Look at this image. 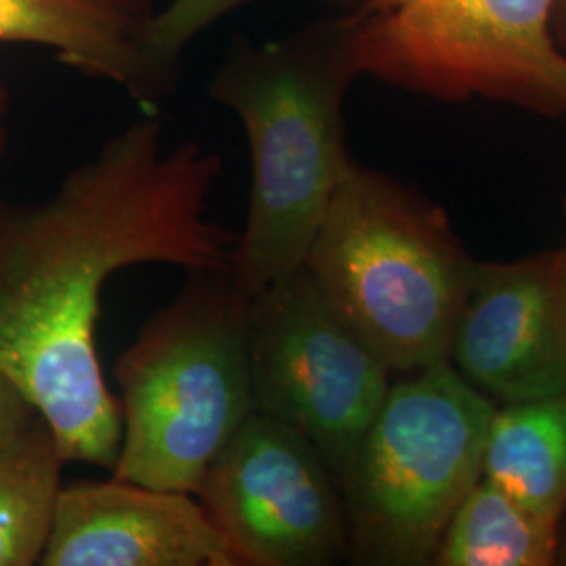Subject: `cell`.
Listing matches in <instances>:
<instances>
[{
    "label": "cell",
    "instance_id": "1",
    "mask_svg": "<svg viewBox=\"0 0 566 566\" xmlns=\"http://www.w3.org/2000/svg\"><path fill=\"white\" fill-rule=\"evenodd\" d=\"M223 172L200 143L164 147L143 116L74 168L53 198L0 208V369L49 424L65 462L112 470L118 397L103 378V285L133 264L231 269L238 233L206 219Z\"/></svg>",
    "mask_w": 566,
    "mask_h": 566
},
{
    "label": "cell",
    "instance_id": "2",
    "mask_svg": "<svg viewBox=\"0 0 566 566\" xmlns=\"http://www.w3.org/2000/svg\"><path fill=\"white\" fill-rule=\"evenodd\" d=\"M359 76L353 15L346 13L280 41L238 36L208 81V95L240 118L250 143V208L231 266L250 296L303 266L355 163L344 102Z\"/></svg>",
    "mask_w": 566,
    "mask_h": 566
},
{
    "label": "cell",
    "instance_id": "3",
    "mask_svg": "<svg viewBox=\"0 0 566 566\" xmlns=\"http://www.w3.org/2000/svg\"><path fill=\"white\" fill-rule=\"evenodd\" d=\"M304 271L395 376L447 361L476 261L439 203L353 163Z\"/></svg>",
    "mask_w": 566,
    "mask_h": 566
},
{
    "label": "cell",
    "instance_id": "4",
    "mask_svg": "<svg viewBox=\"0 0 566 566\" xmlns=\"http://www.w3.org/2000/svg\"><path fill=\"white\" fill-rule=\"evenodd\" d=\"M114 367L122 443L112 474L196 493L208 465L254 413L248 315L231 269L187 273Z\"/></svg>",
    "mask_w": 566,
    "mask_h": 566
},
{
    "label": "cell",
    "instance_id": "5",
    "mask_svg": "<svg viewBox=\"0 0 566 566\" xmlns=\"http://www.w3.org/2000/svg\"><path fill=\"white\" fill-rule=\"evenodd\" d=\"M495 405L449 361L392 378L340 485L355 565H432L453 512L483 476Z\"/></svg>",
    "mask_w": 566,
    "mask_h": 566
},
{
    "label": "cell",
    "instance_id": "6",
    "mask_svg": "<svg viewBox=\"0 0 566 566\" xmlns=\"http://www.w3.org/2000/svg\"><path fill=\"white\" fill-rule=\"evenodd\" d=\"M556 0H361L350 11L361 76L446 103L566 116Z\"/></svg>",
    "mask_w": 566,
    "mask_h": 566
},
{
    "label": "cell",
    "instance_id": "7",
    "mask_svg": "<svg viewBox=\"0 0 566 566\" xmlns=\"http://www.w3.org/2000/svg\"><path fill=\"white\" fill-rule=\"evenodd\" d=\"M254 411L311 441L338 486L395 374L301 266L250 301Z\"/></svg>",
    "mask_w": 566,
    "mask_h": 566
},
{
    "label": "cell",
    "instance_id": "8",
    "mask_svg": "<svg viewBox=\"0 0 566 566\" xmlns=\"http://www.w3.org/2000/svg\"><path fill=\"white\" fill-rule=\"evenodd\" d=\"M245 566L348 558L340 486L298 430L254 411L193 493Z\"/></svg>",
    "mask_w": 566,
    "mask_h": 566
},
{
    "label": "cell",
    "instance_id": "9",
    "mask_svg": "<svg viewBox=\"0 0 566 566\" xmlns=\"http://www.w3.org/2000/svg\"><path fill=\"white\" fill-rule=\"evenodd\" d=\"M447 361L495 403L566 395V252L479 263Z\"/></svg>",
    "mask_w": 566,
    "mask_h": 566
},
{
    "label": "cell",
    "instance_id": "10",
    "mask_svg": "<svg viewBox=\"0 0 566 566\" xmlns=\"http://www.w3.org/2000/svg\"><path fill=\"white\" fill-rule=\"evenodd\" d=\"M42 566H245L193 493L109 481L63 486Z\"/></svg>",
    "mask_w": 566,
    "mask_h": 566
},
{
    "label": "cell",
    "instance_id": "11",
    "mask_svg": "<svg viewBox=\"0 0 566 566\" xmlns=\"http://www.w3.org/2000/svg\"><path fill=\"white\" fill-rule=\"evenodd\" d=\"M0 42L46 46L63 65L120 86L145 107L177 86L143 53L139 25L102 0H0Z\"/></svg>",
    "mask_w": 566,
    "mask_h": 566
},
{
    "label": "cell",
    "instance_id": "12",
    "mask_svg": "<svg viewBox=\"0 0 566 566\" xmlns=\"http://www.w3.org/2000/svg\"><path fill=\"white\" fill-rule=\"evenodd\" d=\"M481 479L560 525L566 512V395L495 405Z\"/></svg>",
    "mask_w": 566,
    "mask_h": 566
},
{
    "label": "cell",
    "instance_id": "13",
    "mask_svg": "<svg viewBox=\"0 0 566 566\" xmlns=\"http://www.w3.org/2000/svg\"><path fill=\"white\" fill-rule=\"evenodd\" d=\"M558 526L481 479L453 512L432 565H554Z\"/></svg>",
    "mask_w": 566,
    "mask_h": 566
},
{
    "label": "cell",
    "instance_id": "14",
    "mask_svg": "<svg viewBox=\"0 0 566 566\" xmlns=\"http://www.w3.org/2000/svg\"><path fill=\"white\" fill-rule=\"evenodd\" d=\"M63 464L55 434L42 418L0 453V566L41 565Z\"/></svg>",
    "mask_w": 566,
    "mask_h": 566
},
{
    "label": "cell",
    "instance_id": "15",
    "mask_svg": "<svg viewBox=\"0 0 566 566\" xmlns=\"http://www.w3.org/2000/svg\"><path fill=\"white\" fill-rule=\"evenodd\" d=\"M254 0H170L139 28L142 51L164 74L179 81V61L187 44L227 13ZM359 4L361 0H336Z\"/></svg>",
    "mask_w": 566,
    "mask_h": 566
},
{
    "label": "cell",
    "instance_id": "16",
    "mask_svg": "<svg viewBox=\"0 0 566 566\" xmlns=\"http://www.w3.org/2000/svg\"><path fill=\"white\" fill-rule=\"evenodd\" d=\"M39 418L41 413L20 386L0 369V453L13 446Z\"/></svg>",
    "mask_w": 566,
    "mask_h": 566
},
{
    "label": "cell",
    "instance_id": "17",
    "mask_svg": "<svg viewBox=\"0 0 566 566\" xmlns=\"http://www.w3.org/2000/svg\"><path fill=\"white\" fill-rule=\"evenodd\" d=\"M102 2L112 7L114 11H118L126 20L133 21L139 28L156 13V9H154L156 0H102Z\"/></svg>",
    "mask_w": 566,
    "mask_h": 566
},
{
    "label": "cell",
    "instance_id": "18",
    "mask_svg": "<svg viewBox=\"0 0 566 566\" xmlns=\"http://www.w3.org/2000/svg\"><path fill=\"white\" fill-rule=\"evenodd\" d=\"M552 34L556 44L566 53V0H556L552 15Z\"/></svg>",
    "mask_w": 566,
    "mask_h": 566
},
{
    "label": "cell",
    "instance_id": "19",
    "mask_svg": "<svg viewBox=\"0 0 566 566\" xmlns=\"http://www.w3.org/2000/svg\"><path fill=\"white\" fill-rule=\"evenodd\" d=\"M7 112H9V91H7V84L0 76V160L4 156V149H7Z\"/></svg>",
    "mask_w": 566,
    "mask_h": 566
},
{
    "label": "cell",
    "instance_id": "20",
    "mask_svg": "<svg viewBox=\"0 0 566 566\" xmlns=\"http://www.w3.org/2000/svg\"><path fill=\"white\" fill-rule=\"evenodd\" d=\"M563 212H565V229H566V196H565V202H563ZM563 248H565V252H566V242H565V245H563Z\"/></svg>",
    "mask_w": 566,
    "mask_h": 566
}]
</instances>
